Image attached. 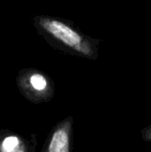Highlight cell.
I'll list each match as a JSON object with an SVG mask.
<instances>
[{"label":"cell","instance_id":"1","mask_svg":"<svg viewBox=\"0 0 151 152\" xmlns=\"http://www.w3.org/2000/svg\"><path fill=\"white\" fill-rule=\"evenodd\" d=\"M16 85L20 94L30 102H38L48 93V81L38 70L24 69L16 77Z\"/></svg>","mask_w":151,"mask_h":152},{"label":"cell","instance_id":"2","mask_svg":"<svg viewBox=\"0 0 151 152\" xmlns=\"http://www.w3.org/2000/svg\"><path fill=\"white\" fill-rule=\"evenodd\" d=\"M34 24L36 28L44 31L53 37L73 47L78 51L86 53L84 50V45L81 37L66 24L54 19L44 16H37L34 19Z\"/></svg>","mask_w":151,"mask_h":152},{"label":"cell","instance_id":"3","mask_svg":"<svg viewBox=\"0 0 151 152\" xmlns=\"http://www.w3.org/2000/svg\"><path fill=\"white\" fill-rule=\"evenodd\" d=\"M35 136L27 141L20 134L9 129L0 130V152H34Z\"/></svg>","mask_w":151,"mask_h":152},{"label":"cell","instance_id":"4","mask_svg":"<svg viewBox=\"0 0 151 152\" xmlns=\"http://www.w3.org/2000/svg\"><path fill=\"white\" fill-rule=\"evenodd\" d=\"M45 152H69V136L65 126L54 130Z\"/></svg>","mask_w":151,"mask_h":152}]
</instances>
